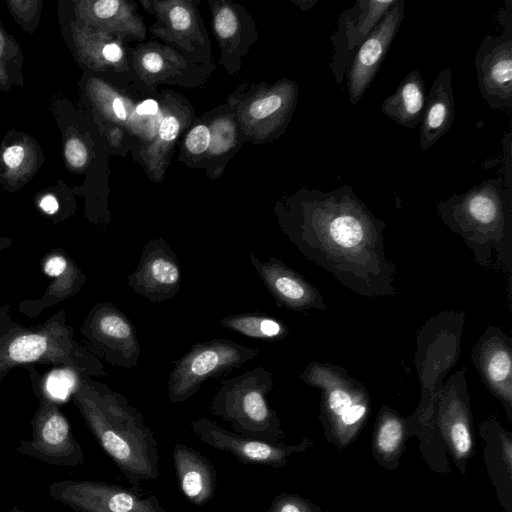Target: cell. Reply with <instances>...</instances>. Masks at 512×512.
<instances>
[{"label":"cell","instance_id":"6da1fadb","mask_svg":"<svg viewBox=\"0 0 512 512\" xmlns=\"http://www.w3.org/2000/svg\"><path fill=\"white\" fill-rule=\"evenodd\" d=\"M282 232L308 260L368 298L393 296L395 266L385 251L386 224L350 185L304 187L275 206Z\"/></svg>","mask_w":512,"mask_h":512},{"label":"cell","instance_id":"7a4b0ae2","mask_svg":"<svg viewBox=\"0 0 512 512\" xmlns=\"http://www.w3.org/2000/svg\"><path fill=\"white\" fill-rule=\"evenodd\" d=\"M70 394L87 427L130 484L138 487L159 477L157 440L124 395L81 375L74 376Z\"/></svg>","mask_w":512,"mask_h":512},{"label":"cell","instance_id":"3957f363","mask_svg":"<svg viewBox=\"0 0 512 512\" xmlns=\"http://www.w3.org/2000/svg\"><path fill=\"white\" fill-rule=\"evenodd\" d=\"M440 220L472 251L475 261L487 267L493 254L512 269V193L502 178H490L469 190L436 204Z\"/></svg>","mask_w":512,"mask_h":512},{"label":"cell","instance_id":"277c9868","mask_svg":"<svg viewBox=\"0 0 512 512\" xmlns=\"http://www.w3.org/2000/svg\"><path fill=\"white\" fill-rule=\"evenodd\" d=\"M52 364L85 377L106 376L101 361L74 337L63 309L42 324L24 327L0 307V384L15 367Z\"/></svg>","mask_w":512,"mask_h":512},{"label":"cell","instance_id":"5b68a950","mask_svg":"<svg viewBox=\"0 0 512 512\" xmlns=\"http://www.w3.org/2000/svg\"><path fill=\"white\" fill-rule=\"evenodd\" d=\"M307 385L321 391L319 419L326 440L338 449L355 441L371 413L365 386L342 367L312 362L300 374Z\"/></svg>","mask_w":512,"mask_h":512},{"label":"cell","instance_id":"8992f818","mask_svg":"<svg viewBox=\"0 0 512 512\" xmlns=\"http://www.w3.org/2000/svg\"><path fill=\"white\" fill-rule=\"evenodd\" d=\"M273 386L272 374L262 366L226 379L212 399V414L229 422L237 434L281 442V421L267 400Z\"/></svg>","mask_w":512,"mask_h":512},{"label":"cell","instance_id":"52a82bcc","mask_svg":"<svg viewBox=\"0 0 512 512\" xmlns=\"http://www.w3.org/2000/svg\"><path fill=\"white\" fill-rule=\"evenodd\" d=\"M299 88L283 78L272 85H244L230 98V107L243 136L254 142L280 137L297 107Z\"/></svg>","mask_w":512,"mask_h":512},{"label":"cell","instance_id":"ba28073f","mask_svg":"<svg viewBox=\"0 0 512 512\" xmlns=\"http://www.w3.org/2000/svg\"><path fill=\"white\" fill-rule=\"evenodd\" d=\"M35 368H29L33 391L39 401L32 420V439L22 440L14 450L53 466L75 467L84 463V452L74 437L66 416L42 385Z\"/></svg>","mask_w":512,"mask_h":512},{"label":"cell","instance_id":"9c48e42d","mask_svg":"<svg viewBox=\"0 0 512 512\" xmlns=\"http://www.w3.org/2000/svg\"><path fill=\"white\" fill-rule=\"evenodd\" d=\"M261 353L230 339L217 338L193 344L174 362L168 377V397L181 403L193 396L204 382L241 367Z\"/></svg>","mask_w":512,"mask_h":512},{"label":"cell","instance_id":"30bf717a","mask_svg":"<svg viewBox=\"0 0 512 512\" xmlns=\"http://www.w3.org/2000/svg\"><path fill=\"white\" fill-rule=\"evenodd\" d=\"M465 371L452 374L436 385L434 413L436 424L450 456L460 472L466 474L468 461L475 454V436L470 395Z\"/></svg>","mask_w":512,"mask_h":512},{"label":"cell","instance_id":"8fae6325","mask_svg":"<svg viewBox=\"0 0 512 512\" xmlns=\"http://www.w3.org/2000/svg\"><path fill=\"white\" fill-rule=\"evenodd\" d=\"M502 32L486 34L477 48L474 65L481 97L492 110L512 108V0L497 13Z\"/></svg>","mask_w":512,"mask_h":512},{"label":"cell","instance_id":"7c38bea8","mask_svg":"<svg viewBox=\"0 0 512 512\" xmlns=\"http://www.w3.org/2000/svg\"><path fill=\"white\" fill-rule=\"evenodd\" d=\"M85 348L113 366L136 367L141 349L134 324L109 302L96 303L81 327Z\"/></svg>","mask_w":512,"mask_h":512},{"label":"cell","instance_id":"4fadbf2b","mask_svg":"<svg viewBox=\"0 0 512 512\" xmlns=\"http://www.w3.org/2000/svg\"><path fill=\"white\" fill-rule=\"evenodd\" d=\"M129 62L136 83L146 90L159 85L194 88L212 74L213 63H197L169 45L150 41L131 49Z\"/></svg>","mask_w":512,"mask_h":512},{"label":"cell","instance_id":"5bb4252c","mask_svg":"<svg viewBox=\"0 0 512 512\" xmlns=\"http://www.w3.org/2000/svg\"><path fill=\"white\" fill-rule=\"evenodd\" d=\"M154 16L151 33L197 63H211V42L192 0L141 1Z\"/></svg>","mask_w":512,"mask_h":512},{"label":"cell","instance_id":"9a60e30c","mask_svg":"<svg viewBox=\"0 0 512 512\" xmlns=\"http://www.w3.org/2000/svg\"><path fill=\"white\" fill-rule=\"evenodd\" d=\"M48 494L77 512H167L154 494L97 480L55 481Z\"/></svg>","mask_w":512,"mask_h":512},{"label":"cell","instance_id":"2e32d148","mask_svg":"<svg viewBox=\"0 0 512 512\" xmlns=\"http://www.w3.org/2000/svg\"><path fill=\"white\" fill-rule=\"evenodd\" d=\"M191 428L203 443L232 454L242 463L273 468L287 466L291 456L308 450L314 444L308 437L294 444L253 439L225 429L207 418L193 420Z\"/></svg>","mask_w":512,"mask_h":512},{"label":"cell","instance_id":"e0dca14e","mask_svg":"<svg viewBox=\"0 0 512 512\" xmlns=\"http://www.w3.org/2000/svg\"><path fill=\"white\" fill-rule=\"evenodd\" d=\"M396 0H357L337 19L330 36L333 54L328 64L338 85L344 82L352 60L375 26Z\"/></svg>","mask_w":512,"mask_h":512},{"label":"cell","instance_id":"ac0fdd59","mask_svg":"<svg viewBox=\"0 0 512 512\" xmlns=\"http://www.w3.org/2000/svg\"><path fill=\"white\" fill-rule=\"evenodd\" d=\"M405 0H396L356 52L345 80L349 102L356 105L377 75L404 18Z\"/></svg>","mask_w":512,"mask_h":512},{"label":"cell","instance_id":"d6986e66","mask_svg":"<svg viewBox=\"0 0 512 512\" xmlns=\"http://www.w3.org/2000/svg\"><path fill=\"white\" fill-rule=\"evenodd\" d=\"M128 286L152 303L172 299L181 287V268L175 252L162 237L148 241Z\"/></svg>","mask_w":512,"mask_h":512},{"label":"cell","instance_id":"ffe728a7","mask_svg":"<svg viewBox=\"0 0 512 512\" xmlns=\"http://www.w3.org/2000/svg\"><path fill=\"white\" fill-rule=\"evenodd\" d=\"M471 359L486 388L512 421V339L500 328L489 326L473 346Z\"/></svg>","mask_w":512,"mask_h":512},{"label":"cell","instance_id":"44dd1931","mask_svg":"<svg viewBox=\"0 0 512 512\" xmlns=\"http://www.w3.org/2000/svg\"><path fill=\"white\" fill-rule=\"evenodd\" d=\"M248 257L279 307L297 312L327 310L320 291L282 260L270 257L262 261L253 252Z\"/></svg>","mask_w":512,"mask_h":512},{"label":"cell","instance_id":"7402d4cb","mask_svg":"<svg viewBox=\"0 0 512 512\" xmlns=\"http://www.w3.org/2000/svg\"><path fill=\"white\" fill-rule=\"evenodd\" d=\"M213 15L214 35L221 50L220 63L230 74H237L242 58L258 39L252 16L246 9L226 0L208 2Z\"/></svg>","mask_w":512,"mask_h":512},{"label":"cell","instance_id":"603a6c76","mask_svg":"<svg viewBox=\"0 0 512 512\" xmlns=\"http://www.w3.org/2000/svg\"><path fill=\"white\" fill-rule=\"evenodd\" d=\"M478 432L496 498L504 512H512V434L492 415L482 420Z\"/></svg>","mask_w":512,"mask_h":512},{"label":"cell","instance_id":"cb8c5ba5","mask_svg":"<svg viewBox=\"0 0 512 512\" xmlns=\"http://www.w3.org/2000/svg\"><path fill=\"white\" fill-rule=\"evenodd\" d=\"M42 269L50 278L43 295L35 300L24 299L18 306L20 313L32 318L79 293L88 280L81 268L61 248H54L45 254Z\"/></svg>","mask_w":512,"mask_h":512},{"label":"cell","instance_id":"d4e9b609","mask_svg":"<svg viewBox=\"0 0 512 512\" xmlns=\"http://www.w3.org/2000/svg\"><path fill=\"white\" fill-rule=\"evenodd\" d=\"M173 465L179 489L196 506H203L215 495L217 473L213 463L203 454L185 444H175Z\"/></svg>","mask_w":512,"mask_h":512},{"label":"cell","instance_id":"484cf974","mask_svg":"<svg viewBox=\"0 0 512 512\" xmlns=\"http://www.w3.org/2000/svg\"><path fill=\"white\" fill-rule=\"evenodd\" d=\"M454 118L452 70L447 67L439 72L426 96L419 130L421 150L432 147L451 128Z\"/></svg>","mask_w":512,"mask_h":512},{"label":"cell","instance_id":"4316f807","mask_svg":"<svg viewBox=\"0 0 512 512\" xmlns=\"http://www.w3.org/2000/svg\"><path fill=\"white\" fill-rule=\"evenodd\" d=\"M409 439L406 417L388 405H382L373 427L372 455L388 472L398 469Z\"/></svg>","mask_w":512,"mask_h":512},{"label":"cell","instance_id":"83f0119b","mask_svg":"<svg viewBox=\"0 0 512 512\" xmlns=\"http://www.w3.org/2000/svg\"><path fill=\"white\" fill-rule=\"evenodd\" d=\"M425 83L418 70L410 71L381 104V112L405 128L420 124L426 102Z\"/></svg>","mask_w":512,"mask_h":512},{"label":"cell","instance_id":"f1b7e54d","mask_svg":"<svg viewBox=\"0 0 512 512\" xmlns=\"http://www.w3.org/2000/svg\"><path fill=\"white\" fill-rule=\"evenodd\" d=\"M94 19L121 37L133 40L146 38V27L135 3L122 0H99L90 7Z\"/></svg>","mask_w":512,"mask_h":512},{"label":"cell","instance_id":"f546056e","mask_svg":"<svg viewBox=\"0 0 512 512\" xmlns=\"http://www.w3.org/2000/svg\"><path fill=\"white\" fill-rule=\"evenodd\" d=\"M181 119L176 113L166 114L160 122L155 137L140 147V161L155 181L161 180L176 140L181 132Z\"/></svg>","mask_w":512,"mask_h":512},{"label":"cell","instance_id":"4dcf8cb0","mask_svg":"<svg viewBox=\"0 0 512 512\" xmlns=\"http://www.w3.org/2000/svg\"><path fill=\"white\" fill-rule=\"evenodd\" d=\"M219 324L249 338L273 342L285 338L288 327L279 319L259 312L223 317Z\"/></svg>","mask_w":512,"mask_h":512},{"label":"cell","instance_id":"1f68e13d","mask_svg":"<svg viewBox=\"0 0 512 512\" xmlns=\"http://www.w3.org/2000/svg\"><path fill=\"white\" fill-rule=\"evenodd\" d=\"M262 512H329L323 510L321 507L313 503L307 498H304L294 493H280L276 495L268 509Z\"/></svg>","mask_w":512,"mask_h":512},{"label":"cell","instance_id":"d6a6232c","mask_svg":"<svg viewBox=\"0 0 512 512\" xmlns=\"http://www.w3.org/2000/svg\"><path fill=\"white\" fill-rule=\"evenodd\" d=\"M210 144V127L207 124L200 122L186 135L184 140V151L186 152L188 159H192L194 161L200 160L209 150Z\"/></svg>","mask_w":512,"mask_h":512},{"label":"cell","instance_id":"836d02e7","mask_svg":"<svg viewBox=\"0 0 512 512\" xmlns=\"http://www.w3.org/2000/svg\"><path fill=\"white\" fill-rule=\"evenodd\" d=\"M65 157L71 166L82 168L88 159L84 143L77 138L68 140L65 146Z\"/></svg>","mask_w":512,"mask_h":512},{"label":"cell","instance_id":"e575fe53","mask_svg":"<svg viewBox=\"0 0 512 512\" xmlns=\"http://www.w3.org/2000/svg\"><path fill=\"white\" fill-rule=\"evenodd\" d=\"M24 156L25 151L23 147L19 145H13L5 150L3 154V160L8 167L16 168L22 163Z\"/></svg>","mask_w":512,"mask_h":512},{"label":"cell","instance_id":"d590c367","mask_svg":"<svg viewBox=\"0 0 512 512\" xmlns=\"http://www.w3.org/2000/svg\"><path fill=\"white\" fill-rule=\"evenodd\" d=\"M58 207H59L58 202H57L56 198L52 195H46L40 201V208L48 214L56 213L58 210Z\"/></svg>","mask_w":512,"mask_h":512},{"label":"cell","instance_id":"8d00e7d4","mask_svg":"<svg viewBox=\"0 0 512 512\" xmlns=\"http://www.w3.org/2000/svg\"><path fill=\"white\" fill-rule=\"evenodd\" d=\"M296 5H298L300 7L301 10H309L311 9L316 3H317V0H314V1H310V0H306V1H293Z\"/></svg>","mask_w":512,"mask_h":512},{"label":"cell","instance_id":"74e56055","mask_svg":"<svg viewBox=\"0 0 512 512\" xmlns=\"http://www.w3.org/2000/svg\"><path fill=\"white\" fill-rule=\"evenodd\" d=\"M12 244V239L0 237V251L6 249Z\"/></svg>","mask_w":512,"mask_h":512},{"label":"cell","instance_id":"f35d334b","mask_svg":"<svg viewBox=\"0 0 512 512\" xmlns=\"http://www.w3.org/2000/svg\"><path fill=\"white\" fill-rule=\"evenodd\" d=\"M8 512H30V511L22 510L18 506L15 505Z\"/></svg>","mask_w":512,"mask_h":512},{"label":"cell","instance_id":"ab89813d","mask_svg":"<svg viewBox=\"0 0 512 512\" xmlns=\"http://www.w3.org/2000/svg\"><path fill=\"white\" fill-rule=\"evenodd\" d=\"M3 46H4V38H3V35L1 33V31H0V55L2 53Z\"/></svg>","mask_w":512,"mask_h":512}]
</instances>
